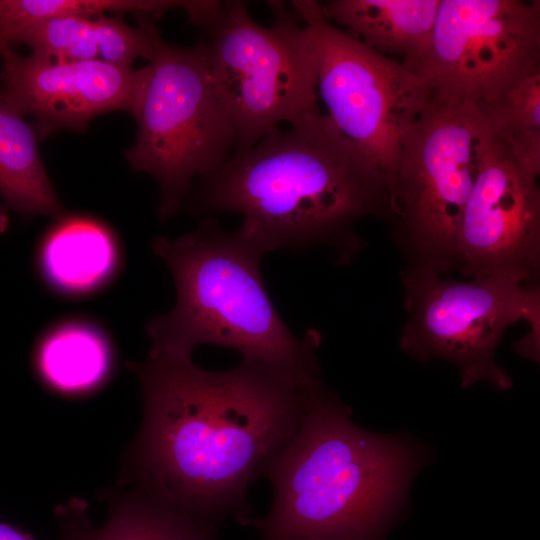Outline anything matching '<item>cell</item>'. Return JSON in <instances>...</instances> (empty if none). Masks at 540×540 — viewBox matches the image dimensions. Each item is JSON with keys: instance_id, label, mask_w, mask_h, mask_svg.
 Returning <instances> with one entry per match:
<instances>
[{"instance_id": "1", "label": "cell", "mask_w": 540, "mask_h": 540, "mask_svg": "<svg viewBox=\"0 0 540 540\" xmlns=\"http://www.w3.org/2000/svg\"><path fill=\"white\" fill-rule=\"evenodd\" d=\"M138 377L143 420L129 454L139 491L220 527L251 518L248 493L297 431L310 393L255 363L208 371L192 358L149 353Z\"/></svg>"}, {"instance_id": "2", "label": "cell", "mask_w": 540, "mask_h": 540, "mask_svg": "<svg viewBox=\"0 0 540 540\" xmlns=\"http://www.w3.org/2000/svg\"><path fill=\"white\" fill-rule=\"evenodd\" d=\"M193 200L199 211L242 215L239 230L264 254L331 244L349 256L353 224L391 209L382 171L319 109L201 178Z\"/></svg>"}, {"instance_id": "3", "label": "cell", "mask_w": 540, "mask_h": 540, "mask_svg": "<svg viewBox=\"0 0 540 540\" xmlns=\"http://www.w3.org/2000/svg\"><path fill=\"white\" fill-rule=\"evenodd\" d=\"M418 464L407 441L357 426L319 382L297 431L265 467L269 512L246 526L260 540H382Z\"/></svg>"}, {"instance_id": "4", "label": "cell", "mask_w": 540, "mask_h": 540, "mask_svg": "<svg viewBox=\"0 0 540 540\" xmlns=\"http://www.w3.org/2000/svg\"><path fill=\"white\" fill-rule=\"evenodd\" d=\"M152 249L172 273L176 303L148 322L150 352L191 358L196 346L213 344L295 383L320 380V334L300 338L284 323L262 279L265 254L239 229L209 218L190 233L154 239Z\"/></svg>"}, {"instance_id": "5", "label": "cell", "mask_w": 540, "mask_h": 540, "mask_svg": "<svg viewBox=\"0 0 540 540\" xmlns=\"http://www.w3.org/2000/svg\"><path fill=\"white\" fill-rule=\"evenodd\" d=\"M149 62L131 113L136 141L125 157L158 183L165 221L178 212L195 177L232 157L236 138L211 81L205 43L181 47L161 39Z\"/></svg>"}, {"instance_id": "6", "label": "cell", "mask_w": 540, "mask_h": 540, "mask_svg": "<svg viewBox=\"0 0 540 540\" xmlns=\"http://www.w3.org/2000/svg\"><path fill=\"white\" fill-rule=\"evenodd\" d=\"M274 20L258 24L246 3L222 1L206 27L209 72L235 131L232 156L250 151L282 123L318 110L316 74L303 25L271 1Z\"/></svg>"}, {"instance_id": "7", "label": "cell", "mask_w": 540, "mask_h": 540, "mask_svg": "<svg viewBox=\"0 0 540 540\" xmlns=\"http://www.w3.org/2000/svg\"><path fill=\"white\" fill-rule=\"evenodd\" d=\"M407 320L400 348L409 356L454 364L462 388L485 381L499 390L512 385L496 362L505 330L526 320L529 334L517 351L539 358L540 293L536 286L502 276L469 281L441 278V274L410 268L402 274Z\"/></svg>"}, {"instance_id": "8", "label": "cell", "mask_w": 540, "mask_h": 540, "mask_svg": "<svg viewBox=\"0 0 540 540\" xmlns=\"http://www.w3.org/2000/svg\"><path fill=\"white\" fill-rule=\"evenodd\" d=\"M290 3L306 32L327 115L379 167L391 193L403 140L434 99L433 82L334 26L320 3Z\"/></svg>"}, {"instance_id": "9", "label": "cell", "mask_w": 540, "mask_h": 540, "mask_svg": "<svg viewBox=\"0 0 540 540\" xmlns=\"http://www.w3.org/2000/svg\"><path fill=\"white\" fill-rule=\"evenodd\" d=\"M489 136L475 106L436 95L407 132L391 208L413 254L410 268L441 275L453 269L461 219Z\"/></svg>"}, {"instance_id": "10", "label": "cell", "mask_w": 540, "mask_h": 540, "mask_svg": "<svg viewBox=\"0 0 540 540\" xmlns=\"http://www.w3.org/2000/svg\"><path fill=\"white\" fill-rule=\"evenodd\" d=\"M540 69V2L440 0L421 74L445 102L490 101Z\"/></svg>"}, {"instance_id": "11", "label": "cell", "mask_w": 540, "mask_h": 540, "mask_svg": "<svg viewBox=\"0 0 540 540\" xmlns=\"http://www.w3.org/2000/svg\"><path fill=\"white\" fill-rule=\"evenodd\" d=\"M537 179L490 133L461 219L453 269L466 277L502 276L521 283L536 277L540 264Z\"/></svg>"}, {"instance_id": "12", "label": "cell", "mask_w": 540, "mask_h": 540, "mask_svg": "<svg viewBox=\"0 0 540 540\" xmlns=\"http://www.w3.org/2000/svg\"><path fill=\"white\" fill-rule=\"evenodd\" d=\"M0 58L1 91L22 117L35 118L41 140L59 129L84 131L105 112L132 113L145 78V67L22 56L10 46L0 51Z\"/></svg>"}, {"instance_id": "13", "label": "cell", "mask_w": 540, "mask_h": 540, "mask_svg": "<svg viewBox=\"0 0 540 540\" xmlns=\"http://www.w3.org/2000/svg\"><path fill=\"white\" fill-rule=\"evenodd\" d=\"M161 40L152 19L140 18L138 26L120 17L65 16L30 24L18 31L9 46L26 45L31 53L69 61L101 60L133 68L138 58L151 60Z\"/></svg>"}, {"instance_id": "14", "label": "cell", "mask_w": 540, "mask_h": 540, "mask_svg": "<svg viewBox=\"0 0 540 540\" xmlns=\"http://www.w3.org/2000/svg\"><path fill=\"white\" fill-rule=\"evenodd\" d=\"M439 4L440 0H332L320 5L329 21L373 50L398 56L421 74Z\"/></svg>"}, {"instance_id": "15", "label": "cell", "mask_w": 540, "mask_h": 540, "mask_svg": "<svg viewBox=\"0 0 540 540\" xmlns=\"http://www.w3.org/2000/svg\"><path fill=\"white\" fill-rule=\"evenodd\" d=\"M107 521L95 528L88 504L73 498L58 505L55 514L61 540H218L214 525L199 521L139 490L111 496Z\"/></svg>"}, {"instance_id": "16", "label": "cell", "mask_w": 540, "mask_h": 540, "mask_svg": "<svg viewBox=\"0 0 540 540\" xmlns=\"http://www.w3.org/2000/svg\"><path fill=\"white\" fill-rule=\"evenodd\" d=\"M40 140L0 90V196L24 219L62 210L40 157Z\"/></svg>"}, {"instance_id": "17", "label": "cell", "mask_w": 540, "mask_h": 540, "mask_svg": "<svg viewBox=\"0 0 540 540\" xmlns=\"http://www.w3.org/2000/svg\"><path fill=\"white\" fill-rule=\"evenodd\" d=\"M111 350L105 337L84 324H67L50 332L39 343L34 365L52 390L70 396L97 389L108 377Z\"/></svg>"}, {"instance_id": "18", "label": "cell", "mask_w": 540, "mask_h": 540, "mask_svg": "<svg viewBox=\"0 0 540 540\" xmlns=\"http://www.w3.org/2000/svg\"><path fill=\"white\" fill-rule=\"evenodd\" d=\"M40 261L53 286L66 292L88 291L103 283L116 262L114 241L101 225L67 220L44 242Z\"/></svg>"}, {"instance_id": "19", "label": "cell", "mask_w": 540, "mask_h": 540, "mask_svg": "<svg viewBox=\"0 0 540 540\" xmlns=\"http://www.w3.org/2000/svg\"><path fill=\"white\" fill-rule=\"evenodd\" d=\"M492 137L529 173L540 174V69L477 107Z\"/></svg>"}, {"instance_id": "20", "label": "cell", "mask_w": 540, "mask_h": 540, "mask_svg": "<svg viewBox=\"0 0 540 540\" xmlns=\"http://www.w3.org/2000/svg\"><path fill=\"white\" fill-rule=\"evenodd\" d=\"M183 0H0V51L24 27L65 16L95 17L106 12L158 18Z\"/></svg>"}, {"instance_id": "21", "label": "cell", "mask_w": 540, "mask_h": 540, "mask_svg": "<svg viewBox=\"0 0 540 540\" xmlns=\"http://www.w3.org/2000/svg\"><path fill=\"white\" fill-rule=\"evenodd\" d=\"M0 540H37L32 534L18 526L0 522Z\"/></svg>"}, {"instance_id": "22", "label": "cell", "mask_w": 540, "mask_h": 540, "mask_svg": "<svg viewBox=\"0 0 540 540\" xmlns=\"http://www.w3.org/2000/svg\"><path fill=\"white\" fill-rule=\"evenodd\" d=\"M8 227V215L6 210L0 206V234L5 232Z\"/></svg>"}]
</instances>
